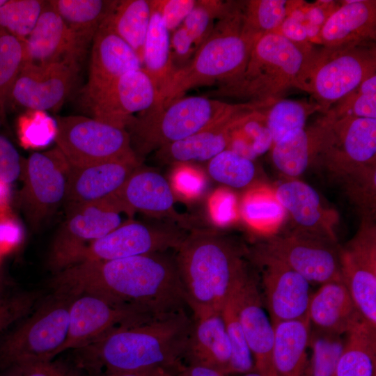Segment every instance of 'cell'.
<instances>
[{
  "label": "cell",
  "mask_w": 376,
  "mask_h": 376,
  "mask_svg": "<svg viewBox=\"0 0 376 376\" xmlns=\"http://www.w3.org/2000/svg\"><path fill=\"white\" fill-rule=\"evenodd\" d=\"M36 295H18L0 299V331L24 317L33 308Z\"/></svg>",
  "instance_id": "c3c4849f"
},
{
  "label": "cell",
  "mask_w": 376,
  "mask_h": 376,
  "mask_svg": "<svg viewBox=\"0 0 376 376\" xmlns=\"http://www.w3.org/2000/svg\"><path fill=\"white\" fill-rule=\"evenodd\" d=\"M196 0H150L170 33L182 25Z\"/></svg>",
  "instance_id": "7dc6e473"
},
{
  "label": "cell",
  "mask_w": 376,
  "mask_h": 376,
  "mask_svg": "<svg viewBox=\"0 0 376 376\" xmlns=\"http://www.w3.org/2000/svg\"><path fill=\"white\" fill-rule=\"evenodd\" d=\"M221 315L231 348L227 375H243L254 371L253 358L230 296L222 308Z\"/></svg>",
  "instance_id": "7bdbcfd3"
},
{
  "label": "cell",
  "mask_w": 376,
  "mask_h": 376,
  "mask_svg": "<svg viewBox=\"0 0 376 376\" xmlns=\"http://www.w3.org/2000/svg\"><path fill=\"white\" fill-rule=\"evenodd\" d=\"M229 1L196 0L182 26L192 37L197 49L207 39L217 20L226 11Z\"/></svg>",
  "instance_id": "bcb514c9"
},
{
  "label": "cell",
  "mask_w": 376,
  "mask_h": 376,
  "mask_svg": "<svg viewBox=\"0 0 376 376\" xmlns=\"http://www.w3.org/2000/svg\"><path fill=\"white\" fill-rule=\"evenodd\" d=\"M2 290H3V283H2V281H1V279L0 278V299H1V293L2 292Z\"/></svg>",
  "instance_id": "03108f58"
},
{
  "label": "cell",
  "mask_w": 376,
  "mask_h": 376,
  "mask_svg": "<svg viewBox=\"0 0 376 376\" xmlns=\"http://www.w3.org/2000/svg\"><path fill=\"white\" fill-rule=\"evenodd\" d=\"M230 297L254 361V370L263 376H277L272 351L274 331L262 300L258 276L251 269Z\"/></svg>",
  "instance_id": "d6986e66"
},
{
  "label": "cell",
  "mask_w": 376,
  "mask_h": 376,
  "mask_svg": "<svg viewBox=\"0 0 376 376\" xmlns=\"http://www.w3.org/2000/svg\"><path fill=\"white\" fill-rule=\"evenodd\" d=\"M192 325L187 310L113 330L81 349L77 366L88 375L164 368L175 373Z\"/></svg>",
  "instance_id": "7a4b0ae2"
},
{
  "label": "cell",
  "mask_w": 376,
  "mask_h": 376,
  "mask_svg": "<svg viewBox=\"0 0 376 376\" xmlns=\"http://www.w3.org/2000/svg\"><path fill=\"white\" fill-rule=\"evenodd\" d=\"M176 376H228L211 368L185 365L178 369Z\"/></svg>",
  "instance_id": "91938a15"
},
{
  "label": "cell",
  "mask_w": 376,
  "mask_h": 376,
  "mask_svg": "<svg viewBox=\"0 0 376 376\" xmlns=\"http://www.w3.org/2000/svg\"><path fill=\"white\" fill-rule=\"evenodd\" d=\"M3 376H22L21 372L17 368L11 369L10 372L8 374H6Z\"/></svg>",
  "instance_id": "be15d7a7"
},
{
  "label": "cell",
  "mask_w": 376,
  "mask_h": 376,
  "mask_svg": "<svg viewBox=\"0 0 376 376\" xmlns=\"http://www.w3.org/2000/svg\"><path fill=\"white\" fill-rule=\"evenodd\" d=\"M207 171L214 180L236 189L250 186L256 175L253 160L228 149L208 161Z\"/></svg>",
  "instance_id": "ab89813d"
},
{
  "label": "cell",
  "mask_w": 376,
  "mask_h": 376,
  "mask_svg": "<svg viewBox=\"0 0 376 376\" xmlns=\"http://www.w3.org/2000/svg\"><path fill=\"white\" fill-rule=\"evenodd\" d=\"M290 1H243V27L245 33L257 41L274 33L288 16Z\"/></svg>",
  "instance_id": "f35d334b"
},
{
  "label": "cell",
  "mask_w": 376,
  "mask_h": 376,
  "mask_svg": "<svg viewBox=\"0 0 376 376\" xmlns=\"http://www.w3.org/2000/svg\"><path fill=\"white\" fill-rule=\"evenodd\" d=\"M170 45L176 70L187 64L197 50L192 37L182 25L171 33Z\"/></svg>",
  "instance_id": "681fc988"
},
{
  "label": "cell",
  "mask_w": 376,
  "mask_h": 376,
  "mask_svg": "<svg viewBox=\"0 0 376 376\" xmlns=\"http://www.w3.org/2000/svg\"><path fill=\"white\" fill-rule=\"evenodd\" d=\"M88 376H176V373L164 368H152L133 372L101 373Z\"/></svg>",
  "instance_id": "680465c9"
},
{
  "label": "cell",
  "mask_w": 376,
  "mask_h": 376,
  "mask_svg": "<svg viewBox=\"0 0 376 376\" xmlns=\"http://www.w3.org/2000/svg\"><path fill=\"white\" fill-rule=\"evenodd\" d=\"M331 118L329 141L316 164L340 185L376 166V119Z\"/></svg>",
  "instance_id": "7c38bea8"
},
{
  "label": "cell",
  "mask_w": 376,
  "mask_h": 376,
  "mask_svg": "<svg viewBox=\"0 0 376 376\" xmlns=\"http://www.w3.org/2000/svg\"><path fill=\"white\" fill-rule=\"evenodd\" d=\"M316 51L311 43H294L276 33L265 35L253 45L243 72L220 84L215 94L251 103H270L292 88L308 92Z\"/></svg>",
  "instance_id": "5b68a950"
},
{
  "label": "cell",
  "mask_w": 376,
  "mask_h": 376,
  "mask_svg": "<svg viewBox=\"0 0 376 376\" xmlns=\"http://www.w3.org/2000/svg\"><path fill=\"white\" fill-rule=\"evenodd\" d=\"M334 118L354 117L376 119V74L336 102L327 112Z\"/></svg>",
  "instance_id": "ee69618b"
},
{
  "label": "cell",
  "mask_w": 376,
  "mask_h": 376,
  "mask_svg": "<svg viewBox=\"0 0 376 376\" xmlns=\"http://www.w3.org/2000/svg\"><path fill=\"white\" fill-rule=\"evenodd\" d=\"M112 196L118 201L129 219L136 212L157 218L185 222L174 208L171 184L160 173L139 166Z\"/></svg>",
  "instance_id": "d4e9b609"
},
{
  "label": "cell",
  "mask_w": 376,
  "mask_h": 376,
  "mask_svg": "<svg viewBox=\"0 0 376 376\" xmlns=\"http://www.w3.org/2000/svg\"><path fill=\"white\" fill-rule=\"evenodd\" d=\"M341 277L363 320L376 329V227L362 219L355 235L340 246Z\"/></svg>",
  "instance_id": "2e32d148"
},
{
  "label": "cell",
  "mask_w": 376,
  "mask_h": 376,
  "mask_svg": "<svg viewBox=\"0 0 376 376\" xmlns=\"http://www.w3.org/2000/svg\"><path fill=\"white\" fill-rule=\"evenodd\" d=\"M79 70L65 63H24L12 86L9 103L34 111H57L72 91Z\"/></svg>",
  "instance_id": "ffe728a7"
},
{
  "label": "cell",
  "mask_w": 376,
  "mask_h": 376,
  "mask_svg": "<svg viewBox=\"0 0 376 376\" xmlns=\"http://www.w3.org/2000/svg\"><path fill=\"white\" fill-rule=\"evenodd\" d=\"M66 213L50 253L49 263L56 272L72 265L78 253L88 244L120 226L121 214H125L112 196Z\"/></svg>",
  "instance_id": "4fadbf2b"
},
{
  "label": "cell",
  "mask_w": 376,
  "mask_h": 376,
  "mask_svg": "<svg viewBox=\"0 0 376 376\" xmlns=\"http://www.w3.org/2000/svg\"><path fill=\"white\" fill-rule=\"evenodd\" d=\"M274 192L297 226L296 229L337 241L334 227L338 215L323 204L313 187L301 180L289 179L280 184Z\"/></svg>",
  "instance_id": "484cf974"
},
{
  "label": "cell",
  "mask_w": 376,
  "mask_h": 376,
  "mask_svg": "<svg viewBox=\"0 0 376 376\" xmlns=\"http://www.w3.org/2000/svg\"><path fill=\"white\" fill-rule=\"evenodd\" d=\"M273 327L272 358L277 376H311L307 354L311 331L308 317L279 322Z\"/></svg>",
  "instance_id": "4dcf8cb0"
},
{
  "label": "cell",
  "mask_w": 376,
  "mask_h": 376,
  "mask_svg": "<svg viewBox=\"0 0 376 376\" xmlns=\"http://www.w3.org/2000/svg\"><path fill=\"white\" fill-rule=\"evenodd\" d=\"M264 109L249 111L232 123L227 149L253 161L272 148Z\"/></svg>",
  "instance_id": "d590c367"
},
{
  "label": "cell",
  "mask_w": 376,
  "mask_h": 376,
  "mask_svg": "<svg viewBox=\"0 0 376 376\" xmlns=\"http://www.w3.org/2000/svg\"><path fill=\"white\" fill-rule=\"evenodd\" d=\"M297 44H308L304 24L298 20L287 16L274 32Z\"/></svg>",
  "instance_id": "6f0895ef"
},
{
  "label": "cell",
  "mask_w": 376,
  "mask_h": 376,
  "mask_svg": "<svg viewBox=\"0 0 376 376\" xmlns=\"http://www.w3.org/2000/svg\"><path fill=\"white\" fill-rule=\"evenodd\" d=\"M49 3L86 49L116 0H50Z\"/></svg>",
  "instance_id": "1f68e13d"
},
{
  "label": "cell",
  "mask_w": 376,
  "mask_h": 376,
  "mask_svg": "<svg viewBox=\"0 0 376 376\" xmlns=\"http://www.w3.org/2000/svg\"><path fill=\"white\" fill-rule=\"evenodd\" d=\"M308 317L314 329L340 336L364 321L343 281L323 283L311 294Z\"/></svg>",
  "instance_id": "f546056e"
},
{
  "label": "cell",
  "mask_w": 376,
  "mask_h": 376,
  "mask_svg": "<svg viewBox=\"0 0 376 376\" xmlns=\"http://www.w3.org/2000/svg\"><path fill=\"white\" fill-rule=\"evenodd\" d=\"M6 0H0V6L5 3Z\"/></svg>",
  "instance_id": "003e7915"
},
{
  "label": "cell",
  "mask_w": 376,
  "mask_h": 376,
  "mask_svg": "<svg viewBox=\"0 0 376 376\" xmlns=\"http://www.w3.org/2000/svg\"><path fill=\"white\" fill-rule=\"evenodd\" d=\"M181 166L176 167L172 176V185L182 195L193 198L199 195L205 187L204 177L195 169Z\"/></svg>",
  "instance_id": "f907efd6"
},
{
  "label": "cell",
  "mask_w": 376,
  "mask_h": 376,
  "mask_svg": "<svg viewBox=\"0 0 376 376\" xmlns=\"http://www.w3.org/2000/svg\"><path fill=\"white\" fill-rule=\"evenodd\" d=\"M340 6L321 27L322 46L329 48L375 42L376 1H339Z\"/></svg>",
  "instance_id": "f1b7e54d"
},
{
  "label": "cell",
  "mask_w": 376,
  "mask_h": 376,
  "mask_svg": "<svg viewBox=\"0 0 376 376\" xmlns=\"http://www.w3.org/2000/svg\"><path fill=\"white\" fill-rule=\"evenodd\" d=\"M142 68L136 52L102 23L92 42L88 78L82 90L84 103L127 72Z\"/></svg>",
  "instance_id": "7402d4cb"
},
{
  "label": "cell",
  "mask_w": 376,
  "mask_h": 376,
  "mask_svg": "<svg viewBox=\"0 0 376 376\" xmlns=\"http://www.w3.org/2000/svg\"><path fill=\"white\" fill-rule=\"evenodd\" d=\"M240 213L249 226L267 235L273 234L279 228L286 214L275 192L262 187L246 192L242 201Z\"/></svg>",
  "instance_id": "8d00e7d4"
},
{
  "label": "cell",
  "mask_w": 376,
  "mask_h": 376,
  "mask_svg": "<svg viewBox=\"0 0 376 376\" xmlns=\"http://www.w3.org/2000/svg\"><path fill=\"white\" fill-rule=\"evenodd\" d=\"M209 205L211 217L217 224H228L237 217L235 197L227 190L215 191L210 199Z\"/></svg>",
  "instance_id": "f5cc1de1"
},
{
  "label": "cell",
  "mask_w": 376,
  "mask_h": 376,
  "mask_svg": "<svg viewBox=\"0 0 376 376\" xmlns=\"http://www.w3.org/2000/svg\"><path fill=\"white\" fill-rule=\"evenodd\" d=\"M186 236L177 228L128 219L82 249L72 265L86 260H113L175 250Z\"/></svg>",
  "instance_id": "5bb4252c"
},
{
  "label": "cell",
  "mask_w": 376,
  "mask_h": 376,
  "mask_svg": "<svg viewBox=\"0 0 376 376\" xmlns=\"http://www.w3.org/2000/svg\"><path fill=\"white\" fill-rule=\"evenodd\" d=\"M157 90L142 69L127 72L84 103L92 118L125 129L134 114L152 107Z\"/></svg>",
  "instance_id": "e0dca14e"
},
{
  "label": "cell",
  "mask_w": 376,
  "mask_h": 376,
  "mask_svg": "<svg viewBox=\"0 0 376 376\" xmlns=\"http://www.w3.org/2000/svg\"><path fill=\"white\" fill-rule=\"evenodd\" d=\"M22 376H83L77 365L70 366L54 359L28 364L19 368Z\"/></svg>",
  "instance_id": "db71d44e"
},
{
  "label": "cell",
  "mask_w": 376,
  "mask_h": 376,
  "mask_svg": "<svg viewBox=\"0 0 376 376\" xmlns=\"http://www.w3.org/2000/svg\"><path fill=\"white\" fill-rule=\"evenodd\" d=\"M256 42L244 31L243 1H229L192 58L158 91L155 105L165 106L191 88L221 84L237 77L244 70Z\"/></svg>",
  "instance_id": "277c9868"
},
{
  "label": "cell",
  "mask_w": 376,
  "mask_h": 376,
  "mask_svg": "<svg viewBox=\"0 0 376 376\" xmlns=\"http://www.w3.org/2000/svg\"><path fill=\"white\" fill-rule=\"evenodd\" d=\"M332 118L325 113L315 123L274 143L272 159L276 169L295 179L316 164L331 136Z\"/></svg>",
  "instance_id": "4316f807"
},
{
  "label": "cell",
  "mask_w": 376,
  "mask_h": 376,
  "mask_svg": "<svg viewBox=\"0 0 376 376\" xmlns=\"http://www.w3.org/2000/svg\"><path fill=\"white\" fill-rule=\"evenodd\" d=\"M52 285L150 318L189 310L175 257L166 252L77 263L56 272Z\"/></svg>",
  "instance_id": "6da1fadb"
},
{
  "label": "cell",
  "mask_w": 376,
  "mask_h": 376,
  "mask_svg": "<svg viewBox=\"0 0 376 376\" xmlns=\"http://www.w3.org/2000/svg\"><path fill=\"white\" fill-rule=\"evenodd\" d=\"M54 139L72 167L117 160H139L126 130L92 117L57 116Z\"/></svg>",
  "instance_id": "9c48e42d"
},
{
  "label": "cell",
  "mask_w": 376,
  "mask_h": 376,
  "mask_svg": "<svg viewBox=\"0 0 376 376\" xmlns=\"http://www.w3.org/2000/svg\"><path fill=\"white\" fill-rule=\"evenodd\" d=\"M24 47L25 63H65L79 68L86 51L49 1L24 40Z\"/></svg>",
  "instance_id": "44dd1931"
},
{
  "label": "cell",
  "mask_w": 376,
  "mask_h": 376,
  "mask_svg": "<svg viewBox=\"0 0 376 376\" xmlns=\"http://www.w3.org/2000/svg\"><path fill=\"white\" fill-rule=\"evenodd\" d=\"M70 170L57 146L22 159L19 199L30 227L36 230L64 203Z\"/></svg>",
  "instance_id": "30bf717a"
},
{
  "label": "cell",
  "mask_w": 376,
  "mask_h": 376,
  "mask_svg": "<svg viewBox=\"0 0 376 376\" xmlns=\"http://www.w3.org/2000/svg\"><path fill=\"white\" fill-rule=\"evenodd\" d=\"M170 36L160 15L151 6L150 21L143 47L142 64L157 92L176 70L172 60Z\"/></svg>",
  "instance_id": "836d02e7"
},
{
  "label": "cell",
  "mask_w": 376,
  "mask_h": 376,
  "mask_svg": "<svg viewBox=\"0 0 376 376\" xmlns=\"http://www.w3.org/2000/svg\"><path fill=\"white\" fill-rule=\"evenodd\" d=\"M249 256L259 269L260 295L272 324L308 316L311 283L285 263L257 248Z\"/></svg>",
  "instance_id": "9a60e30c"
},
{
  "label": "cell",
  "mask_w": 376,
  "mask_h": 376,
  "mask_svg": "<svg viewBox=\"0 0 376 376\" xmlns=\"http://www.w3.org/2000/svg\"><path fill=\"white\" fill-rule=\"evenodd\" d=\"M340 6L339 1L318 0L313 3H304L306 21L322 26L331 14Z\"/></svg>",
  "instance_id": "9f6ffc18"
},
{
  "label": "cell",
  "mask_w": 376,
  "mask_h": 376,
  "mask_svg": "<svg viewBox=\"0 0 376 376\" xmlns=\"http://www.w3.org/2000/svg\"><path fill=\"white\" fill-rule=\"evenodd\" d=\"M302 24L304 26L308 42L312 45L318 44L322 45L320 40L321 26L313 24L307 21H305Z\"/></svg>",
  "instance_id": "94428289"
},
{
  "label": "cell",
  "mask_w": 376,
  "mask_h": 376,
  "mask_svg": "<svg viewBox=\"0 0 376 376\" xmlns=\"http://www.w3.org/2000/svg\"><path fill=\"white\" fill-rule=\"evenodd\" d=\"M139 166V160H117L72 167L64 205L66 212L115 194Z\"/></svg>",
  "instance_id": "cb8c5ba5"
},
{
  "label": "cell",
  "mask_w": 376,
  "mask_h": 376,
  "mask_svg": "<svg viewBox=\"0 0 376 376\" xmlns=\"http://www.w3.org/2000/svg\"><path fill=\"white\" fill-rule=\"evenodd\" d=\"M150 17V0H116L103 24L125 41L142 61Z\"/></svg>",
  "instance_id": "e575fe53"
},
{
  "label": "cell",
  "mask_w": 376,
  "mask_h": 376,
  "mask_svg": "<svg viewBox=\"0 0 376 376\" xmlns=\"http://www.w3.org/2000/svg\"><path fill=\"white\" fill-rule=\"evenodd\" d=\"M46 3L43 0H6L0 6V30L25 40Z\"/></svg>",
  "instance_id": "b9f144b4"
},
{
  "label": "cell",
  "mask_w": 376,
  "mask_h": 376,
  "mask_svg": "<svg viewBox=\"0 0 376 376\" xmlns=\"http://www.w3.org/2000/svg\"><path fill=\"white\" fill-rule=\"evenodd\" d=\"M22 162L13 143L0 135V179L8 185L15 181L21 175Z\"/></svg>",
  "instance_id": "816d5d0a"
},
{
  "label": "cell",
  "mask_w": 376,
  "mask_h": 376,
  "mask_svg": "<svg viewBox=\"0 0 376 376\" xmlns=\"http://www.w3.org/2000/svg\"><path fill=\"white\" fill-rule=\"evenodd\" d=\"M336 376H376V329L365 321L345 334Z\"/></svg>",
  "instance_id": "d6a6232c"
},
{
  "label": "cell",
  "mask_w": 376,
  "mask_h": 376,
  "mask_svg": "<svg viewBox=\"0 0 376 376\" xmlns=\"http://www.w3.org/2000/svg\"><path fill=\"white\" fill-rule=\"evenodd\" d=\"M273 145L304 129L308 118L320 107L314 101L279 99L264 109Z\"/></svg>",
  "instance_id": "74e56055"
},
{
  "label": "cell",
  "mask_w": 376,
  "mask_h": 376,
  "mask_svg": "<svg viewBox=\"0 0 376 376\" xmlns=\"http://www.w3.org/2000/svg\"><path fill=\"white\" fill-rule=\"evenodd\" d=\"M9 185L0 179V207L8 205Z\"/></svg>",
  "instance_id": "6125c7cd"
},
{
  "label": "cell",
  "mask_w": 376,
  "mask_h": 376,
  "mask_svg": "<svg viewBox=\"0 0 376 376\" xmlns=\"http://www.w3.org/2000/svg\"><path fill=\"white\" fill-rule=\"evenodd\" d=\"M151 318L115 306L95 295L80 294L71 303L68 334L59 354L83 349L116 329Z\"/></svg>",
  "instance_id": "ac0fdd59"
},
{
  "label": "cell",
  "mask_w": 376,
  "mask_h": 376,
  "mask_svg": "<svg viewBox=\"0 0 376 376\" xmlns=\"http://www.w3.org/2000/svg\"><path fill=\"white\" fill-rule=\"evenodd\" d=\"M22 235V226L12 214L8 205L0 207V246L18 243Z\"/></svg>",
  "instance_id": "11a10c76"
},
{
  "label": "cell",
  "mask_w": 376,
  "mask_h": 376,
  "mask_svg": "<svg viewBox=\"0 0 376 376\" xmlns=\"http://www.w3.org/2000/svg\"><path fill=\"white\" fill-rule=\"evenodd\" d=\"M376 74L375 42L317 50L310 68L308 93L326 113L364 79Z\"/></svg>",
  "instance_id": "ba28073f"
},
{
  "label": "cell",
  "mask_w": 376,
  "mask_h": 376,
  "mask_svg": "<svg viewBox=\"0 0 376 376\" xmlns=\"http://www.w3.org/2000/svg\"><path fill=\"white\" fill-rule=\"evenodd\" d=\"M343 343L342 336L311 329L309 341L313 352L311 376H336Z\"/></svg>",
  "instance_id": "f6af8a7d"
},
{
  "label": "cell",
  "mask_w": 376,
  "mask_h": 376,
  "mask_svg": "<svg viewBox=\"0 0 376 376\" xmlns=\"http://www.w3.org/2000/svg\"><path fill=\"white\" fill-rule=\"evenodd\" d=\"M232 105L203 96L181 97L135 115L125 130L136 157L143 155L208 127Z\"/></svg>",
  "instance_id": "8992f818"
},
{
  "label": "cell",
  "mask_w": 376,
  "mask_h": 376,
  "mask_svg": "<svg viewBox=\"0 0 376 376\" xmlns=\"http://www.w3.org/2000/svg\"><path fill=\"white\" fill-rule=\"evenodd\" d=\"M174 257L191 315L221 313L251 269L245 247L212 230H194L187 235Z\"/></svg>",
  "instance_id": "3957f363"
},
{
  "label": "cell",
  "mask_w": 376,
  "mask_h": 376,
  "mask_svg": "<svg viewBox=\"0 0 376 376\" xmlns=\"http://www.w3.org/2000/svg\"><path fill=\"white\" fill-rule=\"evenodd\" d=\"M303 276L310 283L343 281L337 241L298 229L271 234L256 247Z\"/></svg>",
  "instance_id": "8fae6325"
},
{
  "label": "cell",
  "mask_w": 376,
  "mask_h": 376,
  "mask_svg": "<svg viewBox=\"0 0 376 376\" xmlns=\"http://www.w3.org/2000/svg\"><path fill=\"white\" fill-rule=\"evenodd\" d=\"M191 329L183 363L211 368L227 375L231 348L221 313L191 315Z\"/></svg>",
  "instance_id": "83f0119b"
},
{
  "label": "cell",
  "mask_w": 376,
  "mask_h": 376,
  "mask_svg": "<svg viewBox=\"0 0 376 376\" xmlns=\"http://www.w3.org/2000/svg\"><path fill=\"white\" fill-rule=\"evenodd\" d=\"M26 61L24 40L0 30V116L6 115L12 86Z\"/></svg>",
  "instance_id": "60d3db41"
},
{
  "label": "cell",
  "mask_w": 376,
  "mask_h": 376,
  "mask_svg": "<svg viewBox=\"0 0 376 376\" xmlns=\"http://www.w3.org/2000/svg\"><path fill=\"white\" fill-rule=\"evenodd\" d=\"M242 376H263V375L254 370V371H251V372L243 374Z\"/></svg>",
  "instance_id": "e7e4bbea"
},
{
  "label": "cell",
  "mask_w": 376,
  "mask_h": 376,
  "mask_svg": "<svg viewBox=\"0 0 376 376\" xmlns=\"http://www.w3.org/2000/svg\"><path fill=\"white\" fill-rule=\"evenodd\" d=\"M75 296L54 292L0 345V367L15 368L54 359L67 337Z\"/></svg>",
  "instance_id": "52a82bcc"
},
{
  "label": "cell",
  "mask_w": 376,
  "mask_h": 376,
  "mask_svg": "<svg viewBox=\"0 0 376 376\" xmlns=\"http://www.w3.org/2000/svg\"><path fill=\"white\" fill-rule=\"evenodd\" d=\"M269 104L251 102L233 104L221 118L208 127L158 149L157 157L163 162L169 164L209 161L227 149L229 130L237 118L249 111L263 109Z\"/></svg>",
  "instance_id": "603a6c76"
}]
</instances>
